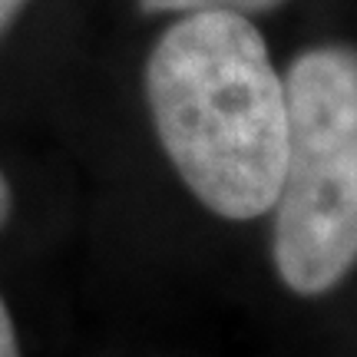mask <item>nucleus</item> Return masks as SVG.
I'll return each instance as SVG.
<instances>
[{"label": "nucleus", "mask_w": 357, "mask_h": 357, "mask_svg": "<svg viewBox=\"0 0 357 357\" xmlns=\"http://www.w3.org/2000/svg\"><path fill=\"white\" fill-rule=\"evenodd\" d=\"M149 13H202V10H231V13H268L284 0H139Z\"/></svg>", "instance_id": "obj_3"}, {"label": "nucleus", "mask_w": 357, "mask_h": 357, "mask_svg": "<svg viewBox=\"0 0 357 357\" xmlns=\"http://www.w3.org/2000/svg\"><path fill=\"white\" fill-rule=\"evenodd\" d=\"M0 357H20V347H17V331H13L10 311L0 298Z\"/></svg>", "instance_id": "obj_4"}, {"label": "nucleus", "mask_w": 357, "mask_h": 357, "mask_svg": "<svg viewBox=\"0 0 357 357\" xmlns=\"http://www.w3.org/2000/svg\"><path fill=\"white\" fill-rule=\"evenodd\" d=\"M288 159L271 205V261L301 298L357 268V50L321 43L284 73Z\"/></svg>", "instance_id": "obj_2"}, {"label": "nucleus", "mask_w": 357, "mask_h": 357, "mask_svg": "<svg viewBox=\"0 0 357 357\" xmlns=\"http://www.w3.org/2000/svg\"><path fill=\"white\" fill-rule=\"evenodd\" d=\"M10 212V185H7V178L0 172V225H3V218Z\"/></svg>", "instance_id": "obj_6"}, {"label": "nucleus", "mask_w": 357, "mask_h": 357, "mask_svg": "<svg viewBox=\"0 0 357 357\" xmlns=\"http://www.w3.org/2000/svg\"><path fill=\"white\" fill-rule=\"evenodd\" d=\"M24 3H26V0H0V30H3L7 24H10V20H13V13L20 10Z\"/></svg>", "instance_id": "obj_5"}, {"label": "nucleus", "mask_w": 357, "mask_h": 357, "mask_svg": "<svg viewBox=\"0 0 357 357\" xmlns=\"http://www.w3.org/2000/svg\"><path fill=\"white\" fill-rule=\"evenodd\" d=\"M155 136L199 202L231 222L271 212L288 159V93L245 13H182L146 60Z\"/></svg>", "instance_id": "obj_1"}]
</instances>
